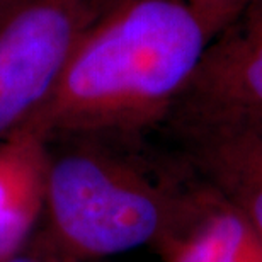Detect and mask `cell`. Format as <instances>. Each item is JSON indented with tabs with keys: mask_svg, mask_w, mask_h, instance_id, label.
Wrapping results in <instances>:
<instances>
[{
	"mask_svg": "<svg viewBox=\"0 0 262 262\" xmlns=\"http://www.w3.org/2000/svg\"><path fill=\"white\" fill-rule=\"evenodd\" d=\"M208 41L186 0H109L50 99L60 116L138 119L174 102Z\"/></svg>",
	"mask_w": 262,
	"mask_h": 262,
	"instance_id": "6da1fadb",
	"label": "cell"
},
{
	"mask_svg": "<svg viewBox=\"0 0 262 262\" xmlns=\"http://www.w3.org/2000/svg\"><path fill=\"white\" fill-rule=\"evenodd\" d=\"M109 0H0V135L45 104Z\"/></svg>",
	"mask_w": 262,
	"mask_h": 262,
	"instance_id": "7a4b0ae2",
	"label": "cell"
},
{
	"mask_svg": "<svg viewBox=\"0 0 262 262\" xmlns=\"http://www.w3.org/2000/svg\"><path fill=\"white\" fill-rule=\"evenodd\" d=\"M172 104L198 135L262 129V0L245 4L209 38Z\"/></svg>",
	"mask_w": 262,
	"mask_h": 262,
	"instance_id": "3957f363",
	"label": "cell"
},
{
	"mask_svg": "<svg viewBox=\"0 0 262 262\" xmlns=\"http://www.w3.org/2000/svg\"><path fill=\"white\" fill-rule=\"evenodd\" d=\"M51 204L63 233L94 254L133 250L148 242L160 223L148 196L118 186L85 157H67L55 165Z\"/></svg>",
	"mask_w": 262,
	"mask_h": 262,
	"instance_id": "277c9868",
	"label": "cell"
},
{
	"mask_svg": "<svg viewBox=\"0 0 262 262\" xmlns=\"http://www.w3.org/2000/svg\"><path fill=\"white\" fill-rule=\"evenodd\" d=\"M230 208L262 237V129L199 135Z\"/></svg>",
	"mask_w": 262,
	"mask_h": 262,
	"instance_id": "5b68a950",
	"label": "cell"
},
{
	"mask_svg": "<svg viewBox=\"0 0 262 262\" xmlns=\"http://www.w3.org/2000/svg\"><path fill=\"white\" fill-rule=\"evenodd\" d=\"M179 262H262V237L230 208L209 220Z\"/></svg>",
	"mask_w": 262,
	"mask_h": 262,
	"instance_id": "8992f818",
	"label": "cell"
},
{
	"mask_svg": "<svg viewBox=\"0 0 262 262\" xmlns=\"http://www.w3.org/2000/svg\"><path fill=\"white\" fill-rule=\"evenodd\" d=\"M28 228V216L20 208L10 204L5 186L0 182V255L17 247Z\"/></svg>",
	"mask_w": 262,
	"mask_h": 262,
	"instance_id": "52a82bcc",
	"label": "cell"
},
{
	"mask_svg": "<svg viewBox=\"0 0 262 262\" xmlns=\"http://www.w3.org/2000/svg\"><path fill=\"white\" fill-rule=\"evenodd\" d=\"M192 12L201 20L208 36H211L238 12L250 0H186Z\"/></svg>",
	"mask_w": 262,
	"mask_h": 262,
	"instance_id": "ba28073f",
	"label": "cell"
},
{
	"mask_svg": "<svg viewBox=\"0 0 262 262\" xmlns=\"http://www.w3.org/2000/svg\"><path fill=\"white\" fill-rule=\"evenodd\" d=\"M7 262H33L31 259H24V257H17V259H10Z\"/></svg>",
	"mask_w": 262,
	"mask_h": 262,
	"instance_id": "9c48e42d",
	"label": "cell"
}]
</instances>
